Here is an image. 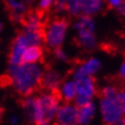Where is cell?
<instances>
[{
	"label": "cell",
	"instance_id": "1",
	"mask_svg": "<svg viewBox=\"0 0 125 125\" xmlns=\"http://www.w3.org/2000/svg\"><path fill=\"white\" fill-rule=\"evenodd\" d=\"M43 71L34 63H22L11 65L8 75L11 78V85L20 96L27 98L35 92L40 91V80Z\"/></svg>",
	"mask_w": 125,
	"mask_h": 125
},
{
	"label": "cell",
	"instance_id": "2",
	"mask_svg": "<svg viewBox=\"0 0 125 125\" xmlns=\"http://www.w3.org/2000/svg\"><path fill=\"white\" fill-rule=\"evenodd\" d=\"M60 89L43 94L40 97L36 98L35 104V125H49L50 121L56 115V112L61 101Z\"/></svg>",
	"mask_w": 125,
	"mask_h": 125
},
{
	"label": "cell",
	"instance_id": "3",
	"mask_svg": "<svg viewBox=\"0 0 125 125\" xmlns=\"http://www.w3.org/2000/svg\"><path fill=\"white\" fill-rule=\"evenodd\" d=\"M68 28V21L65 17H55L51 21H47L45 24V37L44 43L49 48H60L64 40L66 30Z\"/></svg>",
	"mask_w": 125,
	"mask_h": 125
},
{
	"label": "cell",
	"instance_id": "4",
	"mask_svg": "<svg viewBox=\"0 0 125 125\" xmlns=\"http://www.w3.org/2000/svg\"><path fill=\"white\" fill-rule=\"evenodd\" d=\"M76 85V106L80 107L91 102L92 98L97 94L96 79L93 75H85L80 78L74 79Z\"/></svg>",
	"mask_w": 125,
	"mask_h": 125
},
{
	"label": "cell",
	"instance_id": "5",
	"mask_svg": "<svg viewBox=\"0 0 125 125\" xmlns=\"http://www.w3.org/2000/svg\"><path fill=\"white\" fill-rule=\"evenodd\" d=\"M78 32L76 44L85 49H92L96 44V37L94 35V21L89 15L79 16V20L75 24Z\"/></svg>",
	"mask_w": 125,
	"mask_h": 125
},
{
	"label": "cell",
	"instance_id": "6",
	"mask_svg": "<svg viewBox=\"0 0 125 125\" xmlns=\"http://www.w3.org/2000/svg\"><path fill=\"white\" fill-rule=\"evenodd\" d=\"M101 111L105 125H111L123 116L119 95L114 97H101Z\"/></svg>",
	"mask_w": 125,
	"mask_h": 125
},
{
	"label": "cell",
	"instance_id": "7",
	"mask_svg": "<svg viewBox=\"0 0 125 125\" xmlns=\"http://www.w3.org/2000/svg\"><path fill=\"white\" fill-rule=\"evenodd\" d=\"M62 83L61 75L53 70L52 68L46 67L43 71L41 80H40V91L52 92L60 89V84Z\"/></svg>",
	"mask_w": 125,
	"mask_h": 125
},
{
	"label": "cell",
	"instance_id": "8",
	"mask_svg": "<svg viewBox=\"0 0 125 125\" xmlns=\"http://www.w3.org/2000/svg\"><path fill=\"white\" fill-rule=\"evenodd\" d=\"M57 121L66 125H77L78 121V107L66 103L58 107L56 112Z\"/></svg>",
	"mask_w": 125,
	"mask_h": 125
},
{
	"label": "cell",
	"instance_id": "9",
	"mask_svg": "<svg viewBox=\"0 0 125 125\" xmlns=\"http://www.w3.org/2000/svg\"><path fill=\"white\" fill-rule=\"evenodd\" d=\"M29 46V44L23 37L21 32L18 33V35L12 41L10 46V52H9V62L11 65H20L21 64V57L22 53Z\"/></svg>",
	"mask_w": 125,
	"mask_h": 125
},
{
	"label": "cell",
	"instance_id": "10",
	"mask_svg": "<svg viewBox=\"0 0 125 125\" xmlns=\"http://www.w3.org/2000/svg\"><path fill=\"white\" fill-rule=\"evenodd\" d=\"M4 4L9 12V17L12 21L18 22L22 14L28 10L26 4L21 0H4Z\"/></svg>",
	"mask_w": 125,
	"mask_h": 125
},
{
	"label": "cell",
	"instance_id": "11",
	"mask_svg": "<svg viewBox=\"0 0 125 125\" xmlns=\"http://www.w3.org/2000/svg\"><path fill=\"white\" fill-rule=\"evenodd\" d=\"M44 51L41 46L32 45L28 46L22 53L21 64L22 63H36L38 61H42Z\"/></svg>",
	"mask_w": 125,
	"mask_h": 125
},
{
	"label": "cell",
	"instance_id": "12",
	"mask_svg": "<svg viewBox=\"0 0 125 125\" xmlns=\"http://www.w3.org/2000/svg\"><path fill=\"white\" fill-rule=\"evenodd\" d=\"M80 13L83 15H93L101 9L103 0H77Z\"/></svg>",
	"mask_w": 125,
	"mask_h": 125
},
{
	"label": "cell",
	"instance_id": "13",
	"mask_svg": "<svg viewBox=\"0 0 125 125\" xmlns=\"http://www.w3.org/2000/svg\"><path fill=\"white\" fill-rule=\"evenodd\" d=\"M95 114V106L91 102L78 107V124H87Z\"/></svg>",
	"mask_w": 125,
	"mask_h": 125
},
{
	"label": "cell",
	"instance_id": "14",
	"mask_svg": "<svg viewBox=\"0 0 125 125\" xmlns=\"http://www.w3.org/2000/svg\"><path fill=\"white\" fill-rule=\"evenodd\" d=\"M61 99L63 100L65 103L72 102L76 96V85L74 82H67L62 85L61 90Z\"/></svg>",
	"mask_w": 125,
	"mask_h": 125
},
{
	"label": "cell",
	"instance_id": "15",
	"mask_svg": "<svg viewBox=\"0 0 125 125\" xmlns=\"http://www.w3.org/2000/svg\"><path fill=\"white\" fill-rule=\"evenodd\" d=\"M66 1V11L72 16H80L79 5L77 0H65Z\"/></svg>",
	"mask_w": 125,
	"mask_h": 125
},
{
	"label": "cell",
	"instance_id": "16",
	"mask_svg": "<svg viewBox=\"0 0 125 125\" xmlns=\"http://www.w3.org/2000/svg\"><path fill=\"white\" fill-rule=\"evenodd\" d=\"M54 0H40L39 7L37 8L38 12L44 17H47V13L49 9L51 8V6L53 5Z\"/></svg>",
	"mask_w": 125,
	"mask_h": 125
},
{
	"label": "cell",
	"instance_id": "17",
	"mask_svg": "<svg viewBox=\"0 0 125 125\" xmlns=\"http://www.w3.org/2000/svg\"><path fill=\"white\" fill-rule=\"evenodd\" d=\"M53 5H54L55 11H57V12L66 11V1L65 0H54Z\"/></svg>",
	"mask_w": 125,
	"mask_h": 125
},
{
	"label": "cell",
	"instance_id": "18",
	"mask_svg": "<svg viewBox=\"0 0 125 125\" xmlns=\"http://www.w3.org/2000/svg\"><path fill=\"white\" fill-rule=\"evenodd\" d=\"M54 54L56 55V57L58 59H61V60H67V56L65 55V53L62 51L61 47L60 48H57V49H54Z\"/></svg>",
	"mask_w": 125,
	"mask_h": 125
},
{
	"label": "cell",
	"instance_id": "19",
	"mask_svg": "<svg viewBox=\"0 0 125 125\" xmlns=\"http://www.w3.org/2000/svg\"><path fill=\"white\" fill-rule=\"evenodd\" d=\"M123 0H107V5L108 8L112 9V8H116L117 6H119L121 4V2Z\"/></svg>",
	"mask_w": 125,
	"mask_h": 125
},
{
	"label": "cell",
	"instance_id": "20",
	"mask_svg": "<svg viewBox=\"0 0 125 125\" xmlns=\"http://www.w3.org/2000/svg\"><path fill=\"white\" fill-rule=\"evenodd\" d=\"M117 11L118 13H119L120 15H122L123 17H125V0H123V1L121 2V4L119 6H117Z\"/></svg>",
	"mask_w": 125,
	"mask_h": 125
},
{
	"label": "cell",
	"instance_id": "21",
	"mask_svg": "<svg viewBox=\"0 0 125 125\" xmlns=\"http://www.w3.org/2000/svg\"><path fill=\"white\" fill-rule=\"evenodd\" d=\"M119 100H120V104L123 110V114H125V92H120L119 94Z\"/></svg>",
	"mask_w": 125,
	"mask_h": 125
},
{
	"label": "cell",
	"instance_id": "22",
	"mask_svg": "<svg viewBox=\"0 0 125 125\" xmlns=\"http://www.w3.org/2000/svg\"><path fill=\"white\" fill-rule=\"evenodd\" d=\"M119 76L120 77H125V53H124V61H123V64L120 68V73H119Z\"/></svg>",
	"mask_w": 125,
	"mask_h": 125
},
{
	"label": "cell",
	"instance_id": "23",
	"mask_svg": "<svg viewBox=\"0 0 125 125\" xmlns=\"http://www.w3.org/2000/svg\"><path fill=\"white\" fill-rule=\"evenodd\" d=\"M111 125H125V117H121L118 120H116L114 123H112Z\"/></svg>",
	"mask_w": 125,
	"mask_h": 125
},
{
	"label": "cell",
	"instance_id": "24",
	"mask_svg": "<svg viewBox=\"0 0 125 125\" xmlns=\"http://www.w3.org/2000/svg\"><path fill=\"white\" fill-rule=\"evenodd\" d=\"M2 114H3V109L0 107V121H1V118H2Z\"/></svg>",
	"mask_w": 125,
	"mask_h": 125
},
{
	"label": "cell",
	"instance_id": "25",
	"mask_svg": "<svg viewBox=\"0 0 125 125\" xmlns=\"http://www.w3.org/2000/svg\"><path fill=\"white\" fill-rule=\"evenodd\" d=\"M53 125H66V124H63V123H60V122H56V123H54Z\"/></svg>",
	"mask_w": 125,
	"mask_h": 125
},
{
	"label": "cell",
	"instance_id": "26",
	"mask_svg": "<svg viewBox=\"0 0 125 125\" xmlns=\"http://www.w3.org/2000/svg\"><path fill=\"white\" fill-rule=\"evenodd\" d=\"M24 1H27V2H33L34 0H24Z\"/></svg>",
	"mask_w": 125,
	"mask_h": 125
},
{
	"label": "cell",
	"instance_id": "27",
	"mask_svg": "<svg viewBox=\"0 0 125 125\" xmlns=\"http://www.w3.org/2000/svg\"><path fill=\"white\" fill-rule=\"evenodd\" d=\"M0 30H1V23H0Z\"/></svg>",
	"mask_w": 125,
	"mask_h": 125
}]
</instances>
